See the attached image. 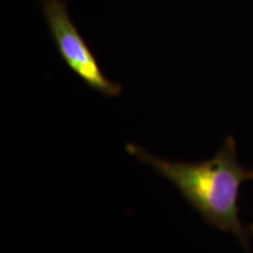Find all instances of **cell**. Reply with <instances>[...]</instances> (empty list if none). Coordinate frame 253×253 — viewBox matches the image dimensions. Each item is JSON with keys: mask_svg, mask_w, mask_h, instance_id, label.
<instances>
[{"mask_svg": "<svg viewBox=\"0 0 253 253\" xmlns=\"http://www.w3.org/2000/svg\"><path fill=\"white\" fill-rule=\"evenodd\" d=\"M126 149L169 179L207 223L235 235L250 253L252 229L240 220L238 199L240 186L246 179H252V173L237 160L232 137L224 142L216 156L202 163L162 160L136 144H126Z\"/></svg>", "mask_w": 253, "mask_h": 253, "instance_id": "6da1fadb", "label": "cell"}, {"mask_svg": "<svg viewBox=\"0 0 253 253\" xmlns=\"http://www.w3.org/2000/svg\"><path fill=\"white\" fill-rule=\"evenodd\" d=\"M43 13L61 58L87 86L106 96H119L122 88L110 81L69 18L61 0H42Z\"/></svg>", "mask_w": 253, "mask_h": 253, "instance_id": "7a4b0ae2", "label": "cell"}, {"mask_svg": "<svg viewBox=\"0 0 253 253\" xmlns=\"http://www.w3.org/2000/svg\"><path fill=\"white\" fill-rule=\"evenodd\" d=\"M251 173H252V181H253V169L251 170Z\"/></svg>", "mask_w": 253, "mask_h": 253, "instance_id": "3957f363", "label": "cell"}]
</instances>
